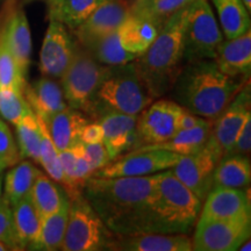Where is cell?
Returning <instances> with one entry per match:
<instances>
[{
    "mask_svg": "<svg viewBox=\"0 0 251 251\" xmlns=\"http://www.w3.org/2000/svg\"><path fill=\"white\" fill-rule=\"evenodd\" d=\"M221 158L222 153L208 139L198 151L181 156L170 171L202 202L211 191L213 174Z\"/></svg>",
    "mask_w": 251,
    "mask_h": 251,
    "instance_id": "cell-9",
    "label": "cell"
},
{
    "mask_svg": "<svg viewBox=\"0 0 251 251\" xmlns=\"http://www.w3.org/2000/svg\"><path fill=\"white\" fill-rule=\"evenodd\" d=\"M0 34L26 77L30 64L31 36L26 13L18 0H7L0 15Z\"/></svg>",
    "mask_w": 251,
    "mask_h": 251,
    "instance_id": "cell-13",
    "label": "cell"
},
{
    "mask_svg": "<svg viewBox=\"0 0 251 251\" xmlns=\"http://www.w3.org/2000/svg\"><path fill=\"white\" fill-rule=\"evenodd\" d=\"M13 224L21 250H34L39 240L41 216L31 201L30 196L25 197L12 206Z\"/></svg>",
    "mask_w": 251,
    "mask_h": 251,
    "instance_id": "cell-24",
    "label": "cell"
},
{
    "mask_svg": "<svg viewBox=\"0 0 251 251\" xmlns=\"http://www.w3.org/2000/svg\"><path fill=\"white\" fill-rule=\"evenodd\" d=\"M77 40L62 23L50 20L40 52V70L45 76L61 78L74 57Z\"/></svg>",
    "mask_w": 251,
    "mask_h": 251,
    "instance_id": "cell-15",
    "label": "cell"
},
{
    "mask_svg": "<svg viewBox=\"0 0 251 251\" xmlns=\"http://www.w3.org/2000/svg\"><path fill=\"white\" fill-rule=\"evenodd\" d=\"M213 120H207L205 124L198 126L192 129L178 130L171 139L162 143L157 144H146V146L139 147L136 149H161L168 150V151L178 153L180 156L191 155L196 152L200 148H202L209 139L212 131Z\"/></svg>",
    "mask_w": 251,
    "mask_h": 251,
    "instance_id": "cell-25",
    "label": "cell"
},
{
    "mask_svg": "<svg viewBox=\"0 0 251 251\" xmlns=\"http://www.w3.org/2000/svg\"><path fill=\"white\" fill-rule=\"evenodd\" d=\"M40 172L33 163L28 161H20L7 172L2 197L11 207L25 197L29 196L34 181Z\"/></svg>",
    "mask_w": 251,
    "mask_h": 251,
    "instance_id": "cell-30",
    "label": "cell"
},
{
    "mask_svg": "<svg viewBox=\"0 0 251 251\" xmlns=\"http://www.w3.org/2000/svg\"><path fill=\"white\" fill-rule=\"evenodd\" d=\"M214 62L229 77L248 80L251 72V31L234 39H226L216 49Z\"/></svg>",
    "mask_w": 251,
    "mask_h": 251,
    "instance_id": "cell-19",
    "label": "cell"
},
{
    "mask_svg": "<svg viewBox=\"0 0 251 251\" xmlns=\"http://www.w3.org/2000/svg\"><path fill=\"white\" fill-rule=\"evenodd\" d=\"M161 29L149 19L129 13L119 27V40L125 50L141 56L155 41Z\"/></svg>",
    "mask_w": 251,
    "mask_h": 251,
    "instance_id": "cell-22",
    "label": "cell"
},
{
    "mask_svg": "<svg viewBox=\"0 0 251 251\" xmlns=\"http://www.w3.org/2000/svg\"><path fill=\"white\" fill-rule=\"evenodd\" d=\"M249 81L220 71L214 59L187 63L177 77L175 98L181 107L207 120H215Z\"/></svg>",
    "mask_w": 251,
    "mask_h": 251,
    "instance_id": "cell-2",
    "label": "cell"
},
{
    "mask_svg": "<svg viewBox=\"0 0 251 251\" xmlns=\"http://www.w3.org/2000/svg\"><path fill=\"white\" fill-rule=\"evenodd\" d=\"M109 250L117 251H191L192 240L187 234L142 233L120 236L113 241Z\"/></svg>",
    "mask_w": 251,
    "mask_h": 251,
    "instance_id": "cell-20",
    "label": "cell"
},
{
    "mask_svg": "<svg viewBox=\"0 0 251 251\" xmlns=\"http://www.w3.org/2000/svg\"><path fill=\"white\" fill-rule=\"evenodd\" d=\"M180 155L161 149H134L125 156L112 159L93 174L94 177H142L169 170L180 159Z\"/></svg>",
    "mask_w": 251,
    "mask_h": 251,
    "instance_id": "cell-10",
    "label": "cell"
},
{
    "mask_svg": "<svg viewBox=\"0 0 251 251\" xmlns=\"http://www.w3.org/2000/svg\"><path fill=\"white\" fill-rule=\"evenodd\" d=\"M250 115L251 90L248 81L225 108V111L215 120H213L209 139L222 153V157L230 153L238 131Z\"/></svg>",
    "mask_w": 251,
    "mask_h": 251,
    "instance_id": "cell-14",
    "label": "cell"
},
{
    "mask_svg": "<svg viewBox=\"0 0 251 251\" xmlns=\"http://www.w3.org/2000/svg\"><path fill=\"white\" fill-rule=\"evenodd\" d=\"M89 122V119L80 111L67 106L46 124L55 147L62 151L80 141L81 130Z\"/></svg>",
    "mask_w": 251,
    "mask_h": 251,
    "instance_id": "cell-23",
    "label": "cell"
},
{
    "mask_svg": "<svg viewBox=\"0 0 251 251\" xmlns=\"http://www.w3.org/2000/svg\"><path fill=\"white\" fill-rule=\"evenodd\" d=\"M191 4L172 15L142 55L135 59L153 98H159L174 84L184 63V33Z\"/></svg>",
    "mask_w": 251,
    "mask_h": 251,
    "instance_id": "cell-3",
    "label": "cell"
},
{
    "mask_svg": "<svg viewBox=\"0 0 251 251\" xmlns=\"http://www.w3.org/2000/svg\"><path fill=\"white\" fill-rule=\"evenodd\" d=\"M2 180H4V176H0V199L2 198Z\"/></svg>",
    "mask_w": 251,
    "mask_h": 251,
    "instance_id": "cell-47",
    "label": "cell"
},
{
    "mask_svg": "<svg viewBox=\"0 0 251 251\" xmlns=\"http://www.w3.org/2000/svg\"><path fill=\"white\" fill-rule=\"evenodd\" d=\"M193 1L194 0H134L130 6V13L149 19L162 28L176 12Z\"/></svg>",
    "mask_w": 251,
    "mask_h": 251,
    "instance_id": "cell-33",
    "label": "cell"
},
{
    "mask_svg": "<svg viewBox=\"0 0 251 251\" xmlns=\"http://www.w3.org/2000/svg\"><path fill=\"white\" fill-rule=\"evenodd\" d=\"M222 41L224 35L208 0H194L184 33V63L214 59Z\"/></svg>",
    "mask_w": 251,
    "mask_h": 251,
    "instance_id": "cell-8",
    "label": "cell"
},
{
    "mask_svg": "<svg viewBox=\"0 0 251 251\" xmlns=\"http://www.w3.org/2000/svg\"><path fill=\"white\" fill-rule=\"evenodd\" d=\"M18 135L19 152L21 159L30 158L40 164V128L36 115L33 113L15 125Z\"/></svg>",
    "mask_w": 251,
    "mask_h": 251,
    "instance_id": "cell-35",
    "label": "cell"
},
{
    "mask_svg": "<svg viewBox=\"0 0 251 251\" xmlns=\"http://www.w3.org/2000/svg\"><path fill=\"white\" fill-rule=\"evenodd\" d=\"M129 0H106L74 29V35L81 47L118 30L130 13Z\"/></svg>",
    "mask_w": 251,
    "mask_h": 251,
    "instance_id": "cell-16",
    "label": "cell"
},
{
    "mask_svg": "<svg viewBox=\"0 0 251 251\" xmlns=\"http://www.w3.org/2000/svg\"><path fill=\"white\" fill-rule=\"evenodd\" d=\"M6 169H7V168H6V166H5L4 164H1V163H0V176L2 175V172H4V171L6 170Z\"/></svg>",
    "mask_w": 251,
    "mask_h": 251,
    "instance_id": "cell-48",
    "label": "cell"
},
{
    "mask_svg": "<svg viewBox=\"0 0 251 251\" xmlns=\"http://www.w3.org/2000/svg\"><path fill=\"white\" fill-rule=\"evenodd\" d=\"M29 196L41 218L57 212L68 197L55 180L42 172H40L34 181Z\"/></svg>",
    "mask_w": 251,
    "mask_h": 251,
    "instance_id": "cell-31",
    "label": "cell"
},
{
    "mask_svg": "<svg viewBox=\"0 0 251 251\" xmlns=\"http://www.w3.org/2000/svg\"><path fill=\"white\" fill-rule=\"evenodd\" d=\"M243 5L246 6V8L248 9V12L251 11V0H242Z\"/></svg>",
    "mask_w": 251,
    "mask_h": 251,
    "instance_id": "cell-46",
    "label": "cell"
},
{
    "mask_svg": "<svg viewBox=\"0 0 251 251\" xmlns=\"http://www.w3.org/2000/svg\"><path fill=\"white\" fill-rule=\"evenodd\" d=\"M80 149L84 157L93 168L94 172L111 162L107 150L102 143H85L80 141Z\"/></svg>",
    "mask_w": 251,
    "mask_h": 251,
    "instance_id": "cell-40",
    "label": "cell"
},
{
    "mask_svg": "<svg viewBox=\"0 0 251 251\" xmlns=\"http://www.w3.org/2000/svg\"><path fill=\"white\" fill-rule=\"evenodd\" d=\"M153 99L135 61L112 65L93 94L87 115L96 119L106 112L139 115Z\"/></svg>",
    "mask_w": 251,
    "mask_h": 251,
    "instance_id": "cell-5",
    "label": "cell"
},
{
    "mask_svg": "<svg viewBox=\"0 0 251 251\" xmlns=\"http://www.w3.org/2000/svg\"><path fill=\"white\" fill-rule=\"evenodd\" d=\"M33 113L24 93L15 90H0V115L14 126Z\"/></svg>",
    "mask_w": 251,
    "mask_h": 251,
    "instance_id": "cell-37",
    "label": "cell"
},
{
    "mask_svg": "<svg viewBox=\"0 0 251 251\" xmlns=\"http://www.w3.org/2000/svg\"><path fill=\"white\" fill-rule=\"evenodd\" d=\"M251 233V216L241 219L215 220L196 225L192 250L235 251Z\"/></svg>",
    "mask_w": 251,
    "mask_h": 251,
    "instance_id": "cell-11",
    "label": "cell"
},
{
    "mask_svg": "<svg viewBox=\"0 0 251 251\" xmlns=\"http://www.w3.org/2000/svg\"><path fill=\"white\" fill-rule=\"evenodd\" d=\"M137 117L120 112H106L97 119L103 131L102 144L109 158L114 159L127 150L140 147Z\"/></svg>",
    "mask_w": 251,
    "mask_h": 251,
    "instance_id": "cell-18",
    "label": "cell"
},
{
    "mask_svg": "<svg viewBox=\"0 0 251 251\" xmlns=\"http://www.w3.org/2000/svg\"><path fill=\"white\" fill-rule=\"evenodd\" d=\"M69 206H70V201L67 197L57 212L41 218L39 240H37L34 250H61L65 231H67Z\"/></svg>",
    "mask_w": 251,
    "mask_h": 251,
    "instance_id": "cell-28",
    "label": "cell"
},
{
    "mask_svg": "<svg viewBox=\"0 0 251 251\" xmlns=\"http://www.w3.org/2000/svg\"><path fill=\"white\" fill-rule=\"evenodd\" d=\"M84 48L93 56L96 61L103 65H109V67L126 64V63L133 62L139 57L137 55L131 54L122 48L120 40H119L118 30L97 39Z\"/></svg>",
    "mask_w": 251,
    "mask_h": 251,
    "instance_id": "cell-32",
    "label": "cell"
},
{
    "mask_svg": "<svg viewBox=\"0 0 251 251\" xmlns=\"http://www.w3.org/2000/svg\"><path fill=\"white\" fill-rule=\"evenodd\" d=\"M0 241L7 243L14 250H21L15 234L12 207L4 199H0Z\"/></svg>",
    "mask_w": 251,
    "mask_h": 251,
    "instance_id": "cell-39",
    "label": "cell"
},
{
    "mask_svg": "<svg viewBox=\"0 0 251 251\" xmlns=\"http://www.w3.org/2000/svg\"><path fill=\"white\" fill-rule=\"evenodd\" d=\"M181 106L171 100L161 99L151 102L137 117L140 147L162 143L171 139L178 130Z\"/></svg>",
    "mask_w": 251,
    "mask_h": 251,
    "instance_id": "cell-12",
    "label": "cell"
},
{
    "mask_svg": "<svg viewBox=\"0 0 251 251\" xmlns=\"http://www.w3.org/2000/svg\"><path fill=\"white\" fill-rule=\"evenodd\" d=\"M207 119H203L199 115L193 114L192 112H190L188 109L181 107V113L178 119V129L184 130V129H192L198 126H201L205 124Z\"/></svg>",
    "mask_w": 251,
    "mask_h": 251,
    "instance_id": "cell-43",
    "label": "cell"
},
{
    "mask_svg": "<svg viewBox=\"0 0 251 251\" xmlns=\"http://www.w3.org/2000/svg\"><path fill=\"white\" fill-rule=\"evenodd\" d=\"M49 20H56L74 30L106 0H47Z\"/></svg>",
    "mask_w": 251,
    "mask_h": 251,
    "instance_id": "cell-27",
    "label": "cell"
},
{
    "mask_svg": "<svg viewBox=\"0 0 251 251\" xmlns=\"http://www.w3.org/2000/svg\"><path fill=\"white\" fill-rule=\"evenodd\" d=\"M251 164L249 157L242 155L224 156L213 174L212 187L244 188L250 185Z\"/></svg>",
    "mask_w": 251,
    "mask_h": 251,
    "instance_id": "cell-26",
    "label": "cell"
},
{
    "mask_svg": "<svg viewBox=\"0 0 251 251\" xmlns=\"http://www.w3.org/2000/svg\"><path fill=\"white\" fill-rule=\"evenodd\" d=\"M20 161V152L12 131L4 121L0 120V163L6 168H11Z\"/></svg>",
    "mask_w": 251,
    "mask_h": 251,
    "instance_id": "cell-38",
    "label": "cell"
},
{
    "mask_svg": "<svg viewBox=\"0 0 251 251\" xmlns=\"http://www.w3.org/2000/svg\"><path fill=\"white\" fill-rule=\"evenodd\" d=\"M24 96L34 114L48 122L50 119L68 106L62 87L50 78H41L31 85L26 84Z\"/></svg>",
    "mask_w": 251,
    "mask_h": 251,
    "instance_id": "cell-21",
    "label": "cell"
},
{
    "mask_svg": "<svg viewBox=\"0 0 251 251\" xmlns=\"http://www.w3.org/2000/svg\"><path fill=\"white\" fill-rule=\"evenodd\" d=\"M202 202L196 225L251 216L249 192L243 188L212 187Z\"/></svg>",
    "mask_w": 251,
    "mask_h": 251,
    "instance_id": "cell-17",
    "label": "cell"
},
{
    "mask_svg": "<svg viewBox=\"0 0 251 251\" xmlns=\"http://www.w3.org/2000/svg\"><path fill=\"white\" fill-rule=\"evenodd\" d=\"M36 115V114H35ZM37 124L40 128V164L43 166L47 174L52 180L59 184L62 188L65 186V176L63 172L61 162H59L58 150L52 142L51 136H50L48 126L42 120L39 115H36Z\"/></svg>",
    "mask_w": 251,
    "mask_h": 251,
    "instance_id": "cell-34",
    "label": "cell"
},
{
    "mask_svg": "<svg viewBox=\"0 0 251 251\" xmlns=\"http://www.w3.org/2000/svg\"><path fill=\"white\" fill-rule=\"evenodd\" d=\"M250 242H251L250 237L247 238V240L244 241V242H243L242 244H241L240 247H238V250H240V251H250V250H251Z\"/></svg>",
    "mask_w": 251,
    "mask_h": 251,
    "instance_id": "cell-44",
    "label": "cell"
},
{
    "mask_svg": "<svg viewBox=\"0 0 251 251\" xmlns=\"http://www.w3.org/2000/svg\"><path fill=\"white\" fill-rule=\"evenodd\" d=\"M226 39H234L250 30V12L242 0H212Z\"/></svg>",
    "mask_w": 251,
    "mask_h": 251,
    "instance_id": "cell-29",
    "label": "cell"
},
{
    "mask_svg": "<svg viewBox=\"0 0 251 251\" xmlns=\"http://www.w3.org/2000/svg\"><path fill=\"white\" fill-rule=\"evenodd\" d=\"M103 131L98 121L89 122L83 128L80 134V141L85 143H102Z\"/></svg>",
    "mask_w": 251,
    "mask_h": 251,
    "instance_id": "cell-42",
    "label": "cell"
},
{
    "mask_svg": "<svg viewBox=\"0 0 251 251\" xmlns=\"http://www.w3.org/2000/svg\"><path fill=\"white\" fill-rule=\"evenodd\" d=\"M202 202L169 170L158 172L146 233L190 234Z\"/></svg>",
    "mask_w": 251,
    "mask_h": 251,
    "instance_id": "cell-4",
    "label": "cell"
},
{
    "mask_svg": "<svg viewBox=\"0 0 251 251\" xmlns=\"http://www.w3.org/2000/svg\"><path fill=\"white\" fill-rule=\"evenodd\" d=\"M108 67L96 61L77 42L72 61L61 77L63 96L69 107L87 114L93 94Z\"/></svg>",
    "mask_w": 251,
    "mask_h": 251,
    "instance_id": "cell-7",
    "label": "cell"
},
{
    "mask_svg": "<svg viewBox=\"0 0 251 251\" xmlns=\"http://www.w3.org/2000/svg\"><path fill=\"white\" fill-rule=\"evenodd\" d=\"M26 84V77L0 34V90H15L24 93Z\"/></svg>",
    "mask_w": 251,
    "mask_h": 251,
    "instance_id": "cell-36",
    "label": "cell"
},
{
    "mask_svg": "<svg viewBox=\"0 0 251 251\" xmlns=\"http://www.w3.org/2000/svg\"><path fill=\"white\" fill-rule=\"evenodd\" d=\"M69 219L61 250L100 251L109 250L117 234L106 227L92 206L81 196L69 200Z\"/></svg>",
    "mask_w": 251,
    "mask_h": 251,
    "instance_id": "cell-6",
    "label": "cell"
},
{
    "mask_svg": "<svg viewBox=\"0 0 251 251\" xmlns=\"http://www.w3.org/2000/svg\"><path fill=\"white\" fill-rule=\"evenodd\" d=\"M251 150V115L238 131L236 141L229 155H242L249 157Z\"/></svg>",
    "mask_w": 251,
    "mask_h": 251,
    "instance_id": "cell-41",
    "label": "cell"
},
{
    "mask_svg": "<svg viewBox=\"0 0 251 251\" xmlns=\"http://www.w3.org/2000/svg\"><path fill=\"white\" fill-rule=\"evenodd\" d=\"M11 250H14V249L9 246V244L0 241V251H11Z\"/></svg>",
    "mask_w": 251,
    "mask_h": 251,
    "instance_id": "cell-45",
    "label": "cell"
},
{
    "mask_svg": "<svg viewBox=\"0 0 251 251\" xmlns=\"http://www.w3.org/2000/svg\"><path fill=\"white\" fill-rule=\"evenodd\" d=\"M157 175L142 177H90L83 196L112 233L127 236L146 233Z\"/></svg>",
    "mask_w": 251,
    "mask_h": 251,
    "instance_id": "cell-1",
    "label": "cell"
}]
</instances>
